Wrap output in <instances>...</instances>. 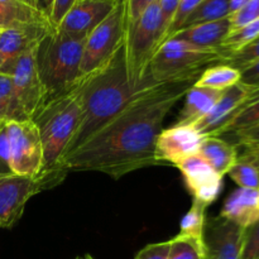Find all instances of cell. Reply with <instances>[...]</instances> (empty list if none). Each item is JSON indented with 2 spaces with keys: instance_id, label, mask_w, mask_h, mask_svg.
Wrapping results in <instances>:
<instances>
[{
  "instance_id": "35",
  "label": "cell",
  "mask_w": 259,
  "mask_h": 259,
  "mask_svg": "<svg viewBox=\"0 0 259 259\" xmlns=\"http://www.w3.org/2000/svg\"><path fill=\"white\" fill-rule=\"evenodd\" d=\"M77 0H53L51 5L50 13H48V19L53 28H57L61 20L65 18V15L70 12L71 8L75 5Z\"/></svg>"
},
{
  "instance_id": "40",
  "label": "cell",
  "mask_w": 259,
  "mask_h": 259,
  "mask_svg": "<svg viewBox=\"0 0 259 259\" xmlns=\"http://www.w3.org/2000/svg\"><path fill=\"white\" fill-rule=\"evenodd\" d=\"M20 25L32 24H27V23H25L19 15L15 14L14 12H10V10L4 9V8L0 7V29H5V28L10 27H20Z\"/></svg>"
},
{
  "instance_id": "19",
  "label": "cell",
  "mask_w": 259,
  "mask_h": 259,
  "mask_svg": "<svg viewBox=\"0 0 259 259\" xmlns=\"http://www.w3.org/2000/svg\"><path fill=\"white\" fill-rule=\"evenodd\" d=\"M222 94L223 91L192 85L185 95V104L175 124L195 125L214 108Z\"/></svg>"
},
{
  "instance_id": "23",
  "label": "cell",
  "mask_w": 259,
  "mask_h": 259,
  "mask_svg": "<svg viewBox=\"0 0 259 259\" xmlns=\"http://www.w3.org/2000/svg\"><path fill=\"white\" fill-rule=\"evenodd\" d=\"M230 15V0H201L185 22L184 27L215 22ZM181 28V29H182Z\"/></svg>"
},
{
  "instance_id": "2",
  "label": "cell",
  "mask_w": 259,
  "mask_h": 259,
  "mask_svg": "<svg viewBox=\"0 0 259 259\" xmlns=\"http://www.w3.org/2000/svg\"><path fill=\"white\" fill-rule=\"evenodd\" d=\"M152 86L154 85L136 88L132 83L126 66L124 40L123 46L116 51L106 65L89 75L83 89L80 121L63 158L82 147L89 139L93 138L106 124L120 114L139 93Z\"/></svg>"
},
{
  "instance_id": "39",
  "label": "cell",
  "mask_w": 259,
  "mask_h": 259,
  "mask_svg": "<svg viewBox=\"0 0 259 259\" xmlns=\"http://www.w3.org/2000/svg\"><path fill=\"white\" fill-rule=\"evenodd\" d=\"M180 2L181 0H158L162 19H163V24L166 27V33L168 30L169 24L172 23V19H174L175 13H176L177 8H179Z\"/></svg>"
},
{
  "instance_id": "10",
  "label": "cell",
  "mask_w": 259,
  "mask_h": 259,
  "mask_svg": "<svg viewBox=\"0 0 259 259\" xmlns=\"http://www.w3.org/2000/svg\"><path fill=\"white\" fill-rule=\"evenodd\" d=\"M45 190L47 185L38 176L13 175L0 179V228L14 227L22 218L29 199Z\"/></svg>"
},
{
  "instance_id": "32",
  "label": "cell",
  "mask_w": 259,
  "mask_h": 259,
  "mask_svg": "<svg viewBox=\"0 0 259 259\" xmlns=\"http://www.w3.org/2000/svg\"><path fill=\"white\" fill-rule=\"evenodd\" d=\"M259 18V0H248L247 4L234 14L229 15L232 32L244 27L248 23Z\"/></svg>"
},
{
  "instance_id": "37",
  "label": "cell",
  "mask_w": 259,
  "mask_h": 259,
  "mask_svg": "<svg viewBox=\"0 0 259 259\" xmlns=\"http://www.w3.org/2000/svg\"><path fill=\"white\" fill-rule=\"evenodd\" d=\"M230 136L233 137V141H234L233 144H235L237 147L259 146V124L249 129H245V131L230 134Z\"/></svg>"
},
{
  "instance_id": "4",
  "label": "cell",
  "mask_w": 259,
  "mask_h": 259,
  "mask_svg": "<svg viewBox=\"0 0 259 259\" xmlns=\"http://www.w3.org/2000/svg\"><path fill=\"white\" fill-rule=\"evenodd\" d=\"M85 40L68 37L55 29L40 42L37 50V67L45 89V103L70 91L85 77L81 73Z\"/></svg>"
},
{
  "instance_id": "3",
  "label": "cell",
  "mask_w": 259,
  "mask_h": 259,
  "mask_svg": "<svg viewBox=\"0 0 259 259\" xmlns=\"http://www.w3.org/2000/svg\"><path fill=\"white\" fill-rule=\"evenodd\" d=\"M88 78L85 76L70 91L46 101L32 119L39 132L43 148L42 169L38 177L46 182L47 189L57 186L66 177L61 169V161L80 121Z\"/></svg>"
},
{
  "instance_id": "18",
  "label": "cell",
  "mask_w": 259,
  "mask_h": 259,
  "mask_svg": "<svg viewBox=\"0 0 259 259\" xmlns=\"http://www.w3.org/2000/svg\"><path fill=\"white\" fill-rule=\"evenodd\" d=\"M230 32H232V25L228 17L215 22L201 23V24L182 28L171 38L185 40L199 47L219 48Z\"/></svg>"
},
{
  "instance_id": "44",
  "label": "cell",
  "mask_w": 259,
  "mask_h": 259,
  "mask_svg": "<svg viewBox=\"0 0 259 259\" xmlns=\"http://www.w3.org/2000/svg\"><path fill=\"white\" fill-rule=\"evenodd\" d=\"M83 259H94V258H93V255L86 254V255H83Z\"/></svg>"
},
{
  "instance_id": "9",
  "label": "cell",
  "mask_w": 259,
  "mask_h": 259,
  "mask_svg": "<svg viewBox=\"0 0 259 259\" xmlns=\"http://www.w3.org/2000/svg\"><path fill=\"white\" fill-rule=\"evenodd\" d=\"M7 124L10 148V167L17 176H39L43 163V148L39 132L32 119L9 120Z\"/></svg>"
},
{
  "instance_id": "46",
  "label": "cell",
  "mask_w": 259,
  "mask_h": 259,
  "mask_svg": "<svg viewBox=\"0 0 259 259\" xmlns=\"http://www.w3.org/2000/svg\"><path fill=\"white\" fill-rule=\"evenodd\" d=\"M32 2H33V0H32ZM33 3H34V2H33Z\"/></svg>"
},
{
  "instance_id": "26",
  "label": "cell",
  "mask_w": 259,
  "mask_h": 259,
  "mask_svg": "<svg viewBox=\"0 0 259 259\" xmlns=\"http://www.w3.org/2000/svg\"><path fill=\"white\" fill-rule=\"evenodd\" d=\"M205 211H206V206L194 200L190 210L180 223L179 234L204 240V230L205 224H206Z\"/></svg>"
},
{
  "instance_id": "30",
  "label": "cell",
  "mask_w": 259,
  "mask_h": 259,
  "mask_svg": "<svg viewBox=\"0 0 259 259\" xmlns=\"http://www.w3.org/2000/svg\"><path fill=\"white\" fill-rule=\"evenodd\" d=\"M200 2H201V0H181V2H180L179 8H177L174 19H172V23L169 24L168 30H167L166 33V38H164V40L171 38L175 33L179 32V30L184 27L186 19L190 17V14L194 12L195 8L200 4Z\"/></svg>"
},
{
  "instance_id": "28",
  "label": "cell",
  "mask_w": 259,
  "mask_h": 259,
  "mask_svg": "<svg viewBox=\"0 0 259 259\" xmlns=\"http://www.w3.org/2000/svg\"><path fill=\"white\" fill-rule=\"evenodd\" d=\"M259 61V37L257 39H254L253 42H250L249 45L244 46L242 50H239L238 52L233 53L229 57L225 58V61L223 63H227V65L232 66V67L237 68L242 72L244 68L249 67L253 63H257Z\"/></svg>"
},
{
  "instance_id": "34",
  "label": "cell",
  "mask_w": 259,
  "mask_h": 259,
  "mask_svg": "<svg viewBox=\"0 0 259 259\" xmlns=\"http://www.w3.org/2000/svg\"><path fill=\"white\" fill-rule=\"evenodd\" d=\"M169 249H171V240L152 243L142 248L134 259H168Z\"/></svg>"
},
{
  "instance_id": "7",
  "label": "cell",
  "mask_w": 259,
  "mask_h": 259,
  "mask_svg": "<svg viewBox=\"0 0 259 259\" xmlns=\"http://www.w3.org/2000/svg\"><path fill=\"white\" fill-rule=\"evenodd\" d=\"M126 32L125 0H120L113 12L89 34L83 45L81 73L89 76L109 62L123 46Z\"/></svg>"
},
{
  "instance_id": "41",
  "label": "cell",
  "mask_w": 259,
  "mask_h": 259,
  "mask_svg": "<svg viewBox=\"0 0 259 259\" xmlns=\"http://www.w3.org/2000/svg\"><path fill=\"white\" fill-rule=\"evenodd\" d=\"M238 157L252 163L259 171V146L244 147V152Z\"/></svg>"
},
{
  "instance_id": "11",
  "label": "cell",
  "mask_w": 259,
  "mask_h": 259,
  "mask_svg": "<svg viewBox=\"0 0 259 259\" xmlns=\"http://www.w3.org/2000/svg\"><path fill=\"white\" fill-rule=\"evenodd\" d=\"M205 137L192 125H175L162 129L156 142L154 158L158 164L176 166L184 159L200 153Z\"/></svg>"
},
{
  "instance_id": "14",
  "label": "cell",
  "mask_w": 259,
  "mask_h": 259,
  "mask_svg": "<svg viewBox=\"0 0 259 259\" xmlns=\"http://www.w3.org/2000/svg\"><path fill=\"white\" fill-rule=\"evenodd\" d=\"M119 2L120 0H77L56 30L76 39H86Z\"/></svg>"
},
{
  "instance_id": "15",
  "label": "cell",
  "mask_w": 259,
  "mask_h": 259,
  "mask_svg": "<svg viewBox=\"0 0 259 259\" xmlns=\"http://www.w3.org/2000/svg\"><path fill=\"white\" fill-rule=\"evenodd\" d=\"M244 229L223 219L211 218L205 224V259H240Z\"/></svg>"
},
{
  "instance_id": "27",
  "label": "cell",
  "mask_w": 259,
  "mask_h": 259,
  "mask_svg": "<svg viewBox=\"0 0 259 259\" xmlns=\"http://www.w3.org/2000/svg\"><path fill=\"white\" fill-rule=\"evenodd\" d=\"M228 175L242 189L259 190V171L252 163L239 157Z\"/></svg>"
},
{
  "instance_id": "42",
  "label": "cell",
  "mask_w": 259,
  "mask_h": 259,
  "mask_svg": "<svg viewBox=\"0 0 259 259\" xmlns=\"http://www.w3.org/2000/svg\"><path fill=\"white\" fill-rule=\"evenodd\" d=\"M33 2H34V4L37 5L42 12H45L48 17V13H50L51 5H52L53 0H33Z\"/></svg>"
},
{
  "instance_id": "16",
  "label": "cell",
  "mask_w": 259,
  "mask_h": 259,
  "mask_svg": "<svg viewBox=\"0 0 259 259\" xmlns=\"http://www.w3.org/2000/svg\"><path fill=\"white\" fill-rule=\"evenodd\" d=\"M252 89L238 82L237 85L223 91L222 96L214 108L195 125L196 131L206 137H218L219 132L227 125L228 121L234 116V114L242 108L243 104L250 96Z\"/></svg>"
},
{
  "instance_id": "17",
  "label": "cell",
  "mask_w": 259,
  "mask_h": 259,
  "mask_svg": "<svg viewBox=\"0 0 259 259\" xmlns=\"http://www.w3.org/2000/svg\"><path fill=\"white\" fill-rule=\"evenodd\" d=\"M219 217L240 228L250 227L259 222V190L239 189L228 196Z\"/></svg>"
},
{
  "instance_id": "38",
  "label": "cell",
  "mask_w": 259,
  "mask_h": 259,
  "mask_svg": "<svg viewBox=\"0 0 259 259\" xmlns=\"http://www.w3.org/2000/svg\"><path fill=\"white\" fill-rule=\"evenodd\" d=\"M240 82L252 89V91L259 90V61L242 71Z\"/></svg>"
},
{
  "instance_id": "1",
  "label": "cell",
  "mask_w": 259,
  "mask_h": 259,
  "mask_svg": "<svg viewBox=\"0 0 259 259\" xmlns=\"http://www.w3.org/2000/svg\"><path fill=\"white\" fill-rule=\"evenodd\" d=\"M195 82L161 83L139 93L110 123L62 159V172H100L119 180L157 166L154 148L164 119Z\"/></svg>"
},
{
  "instance_id": "21",
  "label": "cell",
  "mask_w": 259,
  "mask_h": 259,
  "mask_svg": "<svg viewBox=\"0 0 259 259\" xmlns=\"http://www.w3.org/2000/svg\"><path fill=\"white\" fill-rule=\"evenodd\" d=\"M240 76L242 72L237 68L227 63H217V65L207 66L194 85L199 88L224 91L240 82Z\"/></svg>"
},
{
  "instance_id": "13",
  "label": "cell",
  "mask_w": 259,
  "mask_h": 259,
  "mask_svg": "<svg viewBox=\"0 0 259 259\" xmlns=\"http://www.w3.org/2000/svg\"><path fill=\"white\" fill-rule=\"evenodd\" d=\"M181 171L186 187L194 196L195 201L210 206L219 197L223 189V176H220L209 162L195 154L176 164Z\"/></svg>"
},
{
  "instance_id": "25",
  "label": "cell",
  "mask_w": 259,
  "mask_h": 259,
  "mask_svg": "<svg viewBox=\"0 0 259 259\" xmlns=\"http://www.w3.org/2000/svg\"><path fill=\"white\" fill-rule=\"evenodd\" d=\"M168 259H205L204 240L177 234L171 239Z\"/></svg>"
},
{
  "instance_id": "31",
  "label": "cell",
  "mask_w": 259,
  "mask_h": 259,
  "mask_svg": "<svg viewBox=\"0 0 259 259\" xmlns=\"http://www.w3.org/2000/svg\"><path fill=\"white\" fill-rule=\"evenodd\" d=\"M240 259H259V222L244 229Z\"/></svg>"
},
{
  "instance_id": "36",
  "label": "cell",
  "mask_w": 259,
  "mask_h": 259,
  "mask_svg": "<svg viewBox=\"0 0 259 259\" xmlns=\"http://www.w3.org/2000/svg\"><path fill=\"white\" fill-rule=\"evenodd\" d=\"M156 0H125L126 24L136 22Z\"/></svg>"
},
{
  "instance_id": "20",
  "label": "cell",
  "mask_w": 259,
  "mask_h": 259,
  "mask_svg": "<svg viewBox=\"0 0 259 259\" xmlns=\"http://www.w3.org/2000/svg\"><path fill=\"white\" fill-rule=\"evenodd\" d=\"M200 154L220 176L224 177L238 161V147L222 137H206L202 142Z\"/></svg>"
},
{
  "instance_id": "43",
  "label": "cell",
  "mask_w": 259,
  "mask_h": 259,
  "mask_svg": "<svg viewBox=\"0 0 259 259\" xmlns=\"http://www.w3.org/2000/svg\"><path fill=\"white\" fill-rule=\"evenodd\" d=\"M247 2L248 0H230V15L242 9L247 4Z\"/></svg>"
},
{
  "instance_id": "45",
  "label": "cell",
  "mask_w": 259,
  "mask_h": 259,
  "mask_svg": "<svg viewBox=\"0 0 259 259\" xmlns=\"http://www.w3.org/2000/svg\"><path fill=\"white\" fill-rule=\"evenodd\" d=\"M0 33H2V29H0Z\"/></svg>"
},
{
  "instance_id": "5",
  "label": "cell",
  "mask_w": 259,
  "mask_h": 259,
  "mask_svg": "<svg viewBox=\"0 0 259 259\" xmlns=\"http://www.w3.org/2000/svg\"><path fill=\"white\" fill-rule=\"evenodd\" d=\"M219 48H204L185 40L169 38L159 46L149 65L148 75L154 83L197 80L212 63H222Z\"/></svg>"
},
{
  "instance_id": "12",
  "label": "cell",
  "mask_w": 259,
  "mask_h": 259,
  "mask_svg": "<svg viewBox=\"0 0 259 259\" xmlns=\"http://www.w3.org/2000/svg\"><path fill=\"white\" fill-rule=\"evenodd\" d=\"M55 28L32 24L10 27L0 33V73H12L17 61L25 53L39 47L40 42Z\"/></svg>"
},
{
  "instance_id": "22",
  "label": "cell",
  "mask_w": 259,
  "mask_h": 259,
  "mask_svg": "<svg viewBox=\"0 0 259 259\" xmlns=\"http://www.w3.org/2000/svg\"><path fill=\"white\" fill-rule=\"evenodd\" d=\"M259 124V90L250 93L248 100L242 105V108L234 114L227 125L219 132L218 137L230 136L238 132L245 131Z\"/></svg>"
},
{
  "instance_id": "8",
  "label": "cell",
  "mask_w": 259,
  "mask_h": 259,
  "mask_svg": "<svg viewBox=\"0 0 259 259\" xmlns=\"http://www.w3.org/2000/svg\"><path fill=\"white\" fill-rule=\"evenodd\" d=\"M37 50L23 55L10 73L13 80V106L9 120L33 119L45 104V89L37 67Z\"/></svg>"
},
{
  "instance_id": "33",
  "label": "cell",
  "mask_w": 259,
  "mask_h": 259,
  "mask_svg": "<svg viewBox=\"0 0 259 259\" xmlns=\"http://www.w3.org/2000/svg\"><path fill=\"white\" fill-rule=\"evenodd\" d=\"M12 167H10V148L9 139H8L7 124L5 121L0 123V179L13 176Z\"/></svg>"
},
{
  "instance_id": "24",
  "label": "cell",
  "mask_w": 259,
  "mask_h": 259,
  "mask_svg": "<svg viewBox=\"0 0 259 259\" xmlns=\"http://www.w3.org/2000/svg\"><path fill=\"white\" fill-rule=\"evenodd\" d=\"M258 37H259V18L258 19L253 20V22L248 23V24H245L244 27L239 28V29L230 32L229 35L225 38V40L219 47L220 53L223 55V62L225 61V58H228L230 55H233V53L242 50L244 46L249 45L250 42L257 39Z\"/></svg>"
},
{
  "instance_id": "29",
  "label": "cell",
  "mask_w": 259,
  "mask_h": 259,
  "mask_svg": "<svg viewBox=\"0 0 259 259\" xmlns=\"http://www.w3.org/2000/svg\"><path fill=\"white\" fill-rule=\"evenodd\" d=\"M13 106V80L9 73H0V121L10 119Z\"/></svg>"
},
{
  "instance_id": "47",
  "label": "cell",
  "mask_w": 259,
  "mask_h": 259,
  "mask_svg": "<svg viewBox=\"0 0 259 259\" xmlns=\"http://www.w3.org/2000/svg\"><path fill=\"white\" fill-rule=\"evenodd\" d=\"M0 123H2V121H0Z\"/></svg>"
},
{
  "instance_id": "6",
  "label": "cell",
  "mask_w": 259,
  "mask_h": 259,
  "mask_svg": "<svg viewBox=\"0 0 259 259\" xmlns=\"http://www.w3.org/2000/svg\"><path fill=\"white\" fill-rule=\"evenodd\" d=\"M166 27L163 24L158 0L153 3L136 22L126 24L125 56L128 73L136 88L158 85L148 75L149 65L163 43Z\"/></svg>"
}]
</instances>
